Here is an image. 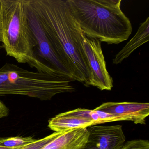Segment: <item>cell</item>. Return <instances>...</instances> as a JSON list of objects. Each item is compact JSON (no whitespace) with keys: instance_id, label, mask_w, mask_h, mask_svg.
Wrapping results in <instances>:
<instances>
[{"instance_id":"1","label":"cell","mask_w":149,"mask_h":149,"mask_svg":"<svg viewBox=\"0 0 149 149\" xmlns=\"http://www.w3.org/2000/svg\"><path fill=\"white\" fill-rule=\"evenodd\" d=\"M57 54L74 81L88 87L83 33L67 0H28Z\"/></svg>"},{"instance_id":"2","label":"cell","mask_w":149,"mask_h":149,"mask_svg":"<svg viewBox=\"0 0 149 149\" xmlns=\"http://www.w3.org/2000/svg\"><path fill=\"white\" fill-rule=\"evenodd\" d=\"M72 15L87 37L108 44L127 40L132 31L121 10V0H67Z\"/></svg>"},{"instance_id":"3","label":"cell","mask_w":149,"mask_h":149,"mask_svg":"<svg viewBox=\"0 0 149 149\" xmlns=\"http://www.w3.org/2000/svg\"><path fill=\"white\" fill-rule=\"evenodd\" d=\"M0 42L7 55L19 63H27L39 72L62 74L36 55L25 0H0Z\"/></svg>"},{"instance_id":"4","label":"cell","mask_w":149,"mask_h":149,"mask_svg":"<svg viewBox=\"0 0 149 149\" xmlns=\"http://www.w3.org/2000/svg\"><path fill=\"white\" fill-rule=\"evenodd\" d=\"M68 77L61 74L32 71L13 63L0 68V96L21 95L41 101L75 91Z\"/></svg>"},{"instance_id":"5","label":"cell","mask_w":149,"mask_h":149,"mask_svg":"<svg viewBox=\"0 0 149 149\" xmlns=\"http://www.w3.org/2000/svg\"><path fill=\"white\" fill-rule=\"evenodd\" d=\"M83 47L89 70L88 87H97L101 91H111L113 80L106 68L101 42L83 33Z\"/></svg>"},{"instance_id":"6","label":"cell","mask_w":149,"mask_h":149,"mask_svg":"<svg viewBox=\"0 0 149 149\" xmlns=\"http://www.w3.org/2000/svg\"><path fill=\"white\" fill-rule=\"evenodd\" d=\"M25 1L28 19L34 39L36 55L47 63L49 66L74 81L70 71L56 52L28 0Z\"/></svg>"},{"instance_id":"7","label":"cell","mask_w":149,"mask_h":149,"mask_svg":"<svg viewBox=\"0 0 149 149\" xmlns=\"http://www.w3.org/2000/svg\"><path fill=\"white\" fill-rule=\"evenodd\" d=\"M103 123L102 111L78 108L60 113L50 118L48 127L55 132H61L73 129L87 128Z\"/></svg>"},{"instance_id":"8","label":"cell","mask_w":149,"mask_h":149,"mask_svg":"<svg viewBox=\"0 0 149 149\" xmlns=\"http://www.w3.org/2000/svg\"><path fill=\"white\" fill-rule=\"evenodd\" d=\"M88 136L81 149H121L125 137L121 125L87 127Z\"/></svg>"},{"instance_id":"9","label":"cell","mask_w":149,"mask_h":149,"mask_svg":"<svg viewBox=\"0 0 149 149\" xmlns=\"http://www.w3.org/2000/svg\"><path fill=\"white\" fill-rule=\"evenodd\" d=\"M111 114L122 121H132L136 124L145 125L149 115L148 103L108 102L95 109Z\"/></svg>"},{"instance_id":"10","label":"cell","mask_w":149,"mask_h":149,"mask_svg":"<svg viewBox=\"0 0 149 149\" xmlns=\"http://www.w3.org/2000/svg\"><path fill=\"white\" fill-rule=\"evenodd\" d=\"M88 136L87 128L56 132L55 136L41 149H81Z\"/></svg>"},{"instance_id":"11","label":"cell","mask_w":149,"mask_h":149,"mask_svg":"<svg viewBox=\"0 0 149 149\" xmlns=\"http://www.w3.org/2000/svg\"><path fill=\"white\" fill-rule=\"evenodd\" d=\"M149 40V18L140 24L136 33L122 49L116 55L113 63L118 64L128 58L132 53Z\"/></svg>"},{"instance_id":"12","label":"cell","mask_w":149,"mask_h":149,"mask_svg":"<svg viewBox=\"0 0 149 149\" xmlns=\"http://www.w3.org/2000/svg\"><path fill=\"white\" fill-rule=\"evenodd\" d=\"M36 139L32 137H12L0 138V146L8 148L23 147Z\"/></svg>"},{"instance_id":"13","label":"cell","mask_w":149,"mask_h":149,"mask_svg":"<svg viewBox=\"0 0 149 149\" xmlns=\"http://www.w3.org/2000/svg\"><path fill=\"white\" fill-rule=\"evenodd\" d=\"M56 133V132H54L43 138L36 139L34 142L23 146L21 149H41L55 136Z\"/></svg>"},{"instance_id":"14","label":"cell","mask_w":149,"mask_h":149,"mask_svg":"<svg viewBox=\"0 0 149 149\" xmlns=\"http://www.w3.org/2000/svg\"><path fill=\"white\" fill-rule=\"evenodd\" d=\"M121 149H149V142L143 139H135L125 143Z\"/></svg>"},{"instance_id":"15","label":"cell","mask_w":149,"mask_h":149,"mask_svg":"<svg viewBox=\"0 0 149 149\" xmlns=\"http://www.w3.org/2000/svg\"><path fill=\"white\" fill-rule=\"evenodd\" d=\"M9 114V110L6 105L0 100V118L6 117Z\"/></svg>"},{"instance_id":"16","label":"cell","mask_w":149,"mask_h":149,"mask_svg":"<svg viewBox=\"0 0 149 149\" xmlns=\"http://www.w3.org/2000/svg\"><path fill=\"white\" fill-rule=\"evenodd\" d=\"M23 147H19V148H8V147H2L0 146V149H21Z\"/></svg>"}]
</instances>
